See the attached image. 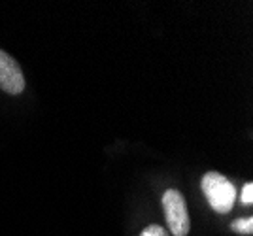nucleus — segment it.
Listing matches in <instances>:
<instances>
[{
  "label": "nucleus",
  "mask_w": 253,
  "mask_h": 236,
  "mask_svg": "<svg viewBox=\"0 0 253 236\" xmlns=\"http://www.w3.org/2000/svg\"><path fill=\"white\" fill-rule=\"evenodd\" d=\"M0 89L8 95H21L25 91V76L17 61L0 49Z\"/></svg>",
  "instance_id": "7ed1b4c3"
},
{
  "label": "nucleus",
  "mask_w": 253,
  "mask_h": 236,
  "mask_svg": "<svg viewBox=\"0 0 253 236\" xmlns=\"http://www.w3.org/2000/svg\"><path fill=\"white\" fill-rule=\"evenodd\" d=\"M231 229L238 235L250 236L253 235V217L252 215H246V217H238L231 223Z\"/></svg>",
  "instance_id": "20e7f679"
},
{
  "label": "nucleus",
  "mask_w": 253,
  "mask_h": 236,
  "mask_svg": "<svg viewBox=\"0 0 253 236\" xmlns=\"http://www.w3.org/2000/svg\"><path fill=\"white\" fill-rule=\"evenodd\" d=\"M240 202L244 206H252L253 204V183L248 182L242 187V195H240Z\"/></svg>",
  "instance_id": "39448f33"
},
{
  "label": "nucleus",
  "mask_w": 253,
  "mask_h": 236,
  "mask_svg": "<svg viewBox=\"0 0 253 236\" xmlns=\"http://www.w3.org/2000/svg\"><path fill=\"white\" fill-rule=\"evenodd\" d=\"M163 210L169 223L170 233L174 236H187L191 229L189 212L183 195L178 189H167L163 195Z\"/></svg>",
  "instance_id": "f03ea898"
},
{
  "label": "nucleus",
  "mask_w": 253,
  "mask_h": 236,
  "mask_svg": "<svg viewBox=\"0 0 253 236\" xmlns=\"http://www.w3.org/2000/svg\"><path fill=\"white\" fill-rule=\"evenodd\" d=\"M140 236H170L169 233H167V229L161 225H149L146 227L142 233H140Z\"/></svg>",
  "instance_id": "423d86ee"
},
{
  "label": "nucleus",
  "mask_w": 253,
  "mask_h": 236,
  "mask_svg": "<svg viewBox=\"0 0 253 236\" xmlns=\"http://www.w3.org/2000/svg\"><path fill=\"white\" fill-rule=\"evenodd\" d=\"M201 187L213 212L221 215L231 212L236 202V187L225 176L213 170L206 172L201 180Z\"/></svg>",
  "instance_id": "f257e3e1"
}]
</instances>
